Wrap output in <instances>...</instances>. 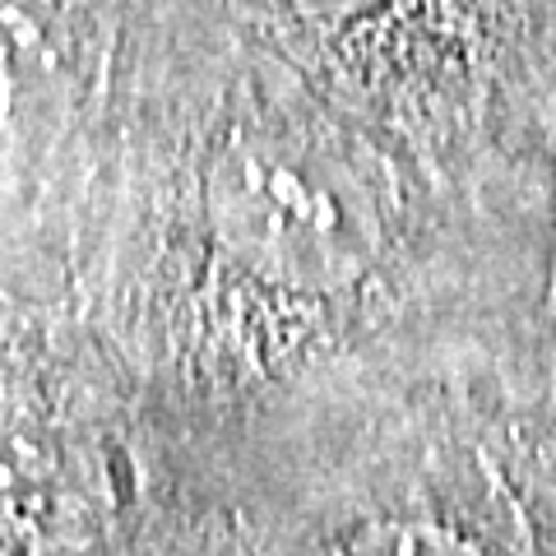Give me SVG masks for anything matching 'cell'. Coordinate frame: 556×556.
<instances>
[{
    "instance_id": "3957f363",
    "label": "cell",
    "mask_w": 556,
    "mask_h": 556,
    "mask_svg": "<svg viewBox=\"0 0 556 556\" xmlns=\"http://www.w3.org/2000/svg\"><path fill=\"white\" fill-rule=\"evenodd\" d=\"M288 5H298L311 20H353V14L371 10L376 0H288Z\"/></svg>"
},
{
    "instance_id": "6da1fadb",
    "label": "cell",
    "mask_w": 556,
    "mask_h": 556,
    "mask_svg": "<svg viewBox=\"0 0 556 556\" xmlns=\"http://www.w3.org/2000/svg\"><path fill=\"white\" fill-rule=\"evenodd\" d=\"M208 218L241 265L292 288H339L376 255L367 190L298 139H237L208 177Z\"/></svg>"
},
{
    "instance_id": "7a4b0ae2",
    "label": "cell",
    "mask_w": 556,
    "mask_h": 556,
    "mask_svg": "<svg viewBox=\"0 0 556 556\" xmlns=\"http://www.w3.org/2000/svg\"><path fill=\"white\" fill-rule=\"evenodd\" d=\"M343 556H473V552L427 525H376L357 533Z\"/></svg>"
},
{
    "instance_id": "277c9868",
    "label": "cell",
    "mask_w": 556,
    "mask_h": 556,
    "mask_svg": "<svg viewBox=\"0 0 556 556\" xmlns=\"http://www.w3.org/2000/svg\"><path fill=\"white\" fill-rule=\"evenodd\" d=\"M547 408H552V427H556V320L547 334Z\"/></svg>"
}]
</instances>
